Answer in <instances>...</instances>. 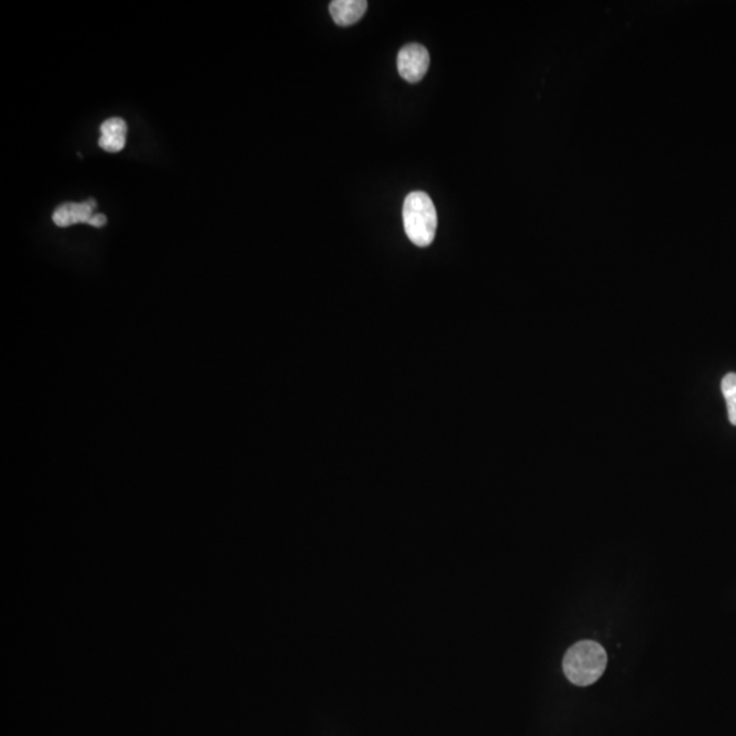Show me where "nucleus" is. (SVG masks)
<instances>
[{
	"label": "nucleus",
	"mask_w": 736,
	"mask_h": 736,
	"mask_svg": "<svg viewBox=\"0 0 736 736\" xmlns=\"http://www.w3.org/2000/svg\"><path fill=\"white\" fill-rule=\"evenodd\" d=\"M607 667V654L595 641H580L563 657V673L571 684L590 686L600 679Z\"/></svg>",
	"instance_id": "1"
},
{
	"label": "nucleus",
	"mask_w": 736,
	"mask_h": 736,
	"mask_svg": "<svg viewBox=\"0 0 736 736\" xmlns=\"http://www.w3.org/2000/svg\"><path fill=\"white\" fill-rule=\"evenodd\" d=\"M402 220L408 239L415 246L427 247L437 232V209L431 198L423 192H413L405 198Z\"/></svg>",
	"instance_id": "2"
},
{
	"label": "nucleus",
	"mask_w": 736,
	"mask_h": 736,
	"mask_svg": "<svg viewBox=\"0 0 736 736\" xmlns=\"http://www.w3.org/2000/svg\"><path fill=\"white\" fill-rule=\"evenodd\" d=\"M429 67V53L420 44H408L401 48L397 56V69L400 75L408 82L421 80Z\"/></svg>",
	"instance_id": "3"
},
{
	"label": "nucleus",
	"mask_w": 736,
	"mask_h": 736,
	"mask_svg": "<svg viewBox=\"0 0 736 736\" xmlns=\"http://www.w3.org/2000/svg\"><path fill=\"white\" fill-rule=\"evenodd\" d=\"M95 200H86L83 203H66L55 209L52 214L53 222L56 227L67 228L74 224H88L89 220L95 212Z\"/></svg>",
	"instance_id": "4"
},
{
	"label": "nucleus",
	"mask_w": 736,
	"mask_h": 736,
	"mask_svg": "<svg viewBox=\"0 0 736 736\" xmlns=\"http://www.w3.org/2000/svg\"><path fill=\"white\" fill-rule=\"evenodd\" d=\"M364 0H335L329 6L333 21L340 26H349L362 20L367 12Z\"/></svg>",
	"instance_id": "5"
},
{
	"label": "nucleus",
	"mask_w": 736,
	"mask_h": 736,
	"mask_svg": "<svg viewBox=\"0 0 736 736\" xmlns=\"http://www.w3.org/2000/svg\"><path fill=\"white\" fill-rule=\"evenodd\" d=\"M101 137L99 145L101 149L109 153H118L125 147L127 125L122 118H111L100 127Z\"/></svg>",
	"instance_id": "6"
},
{
	"label": "nucleus",
	"mask_w": 736,
	"mask_h": 736,
	"mask_svg": "<svg viewBox=\"0 0 736 736\" xmlns=\"http://www.w3.org/2000/svg\"><path fill=\"white\" fill-rule=\"evenodd\" d=\"M722 396L725 399V404H727L728 410V419H730L731 424L736 426V374L735 373H730V374L725 375L722 378Z\"/></svg>",
	"instance_id": "7"
},
{
	"label": "nucleus",
	"mask_w": 736,
	"mask_h": 736,
	"mask_svg": "<svg viewBox=\"0 0 736 736\" xmlns=\"http://www.w3.org/2000/svg\"><path fill=\"white\" fill-rule=\"evenodd\" d=\"M88 224L96 228L104 227V225L107 224V217L101 213H95L93 216H91V219L89 220Z\"/></svg>",
	"instance_id": "8"
}]
</instances>
